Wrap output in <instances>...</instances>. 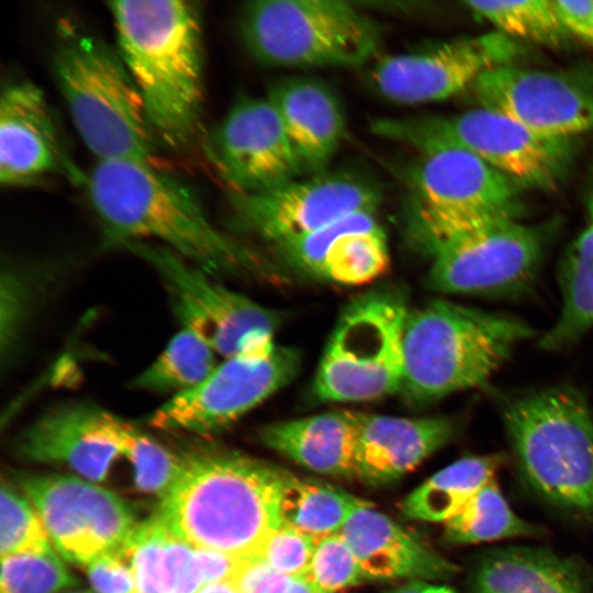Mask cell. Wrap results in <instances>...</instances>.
<instances>
[{
  "mask_svg": "<svg viewBox=\"0 0 593 593\" xmlns=\"http://www.w3.org/2000/svg\"><path fill=\"white\" fill-rule=\"evenodd\" d=\"M181 467L163 497L159 521L194 549L246 560L260 557L282 524L280 502L290 472L217 447L179 455Z\"/></svg>",
  "mask_w": 593,
  "mask_h": 593,
  "instance_id": "1",
  "label": "cell"
},
{
  "mask_svg": "<svg viewBox=\"0 0 593 593\" xmlns=\"http://www.w3.org/2000/svg\"><path fill=\"white\" fill-rule=\"evenodd\" d=\"M85 182L110 245L156 243L215 278L261 272L253 251L212 224L193 190L156 165L97 161Z\"/></svg>",
  "mask_w": 593,
  "mask_h": 593,
  "instance_id": "2",
  "label": "cell"
},
{
  "mask_svg": "<svg viewBox=\"0 0 593 593\" xmlns=\"http://www.w3.org/2000/svg\"><path fill=\"white\" fill-rule=\"evenodd\" d=\"M118 51L144 102L157 145L186 153L202 145L203 26L195 1L107 3Z\"/></svg>",
  "mask_w": 593,
  "mask_h": 593,
  "instance_id": "3",
  "label": "cell"
},
{
  "mask_svg": "<svg viewBox=\"0 0 593 593\" xmlns=\"http://www.w3.org/2000/svg\"><path fill=\"white\" fill-rule=\"evenodd\" d=\"M533 335L522 320L446 300L410 309L400 395L422 406L485 384Z\"/></svg>",
  "mask_w": 593,
  "mask_h": 593,
  "instance_id": "4",
  "label": "cell"
},
{
  "mask_svg": "<svg viewBox=\"0 0 593 593\" xmlns=\"http://www.w3.org/2000/svg\"><path fill=\"white\" fill-rule=\"evenodd\" d=\"M503 423L518 472L546 505L593 532V416L568 387L510 401Z\"/></svg>",
  "mask_w": 593,
  "mask_h": 593,
  "instance_id": "5",
  "label": "cell"
},
{
  "mask_svg": "<svg viewBox=\"0 0 593 593\" xmlns=\"http://www.w3.org/2000/svg\"><path fill=\"white\" fill-rule=\"evenodd\" d=\"M52 61L72 124L97 161L155 165L157 142L141 92L119 51L61 21Z\"/></svg>",
  "mask_w": 593,
  "mask_h": 593,
  "instance_id": "6",
  "label": "cell"
},
{
  "mask_svg": "<svg viewBox=\"0 0 593 593\" xmlns=\"http://www.w3.org/2000/svg\"><path fill=\"white\" fill-rule=\"evenodd\" d=\"M238 25L248 53L270 67H358L381 47L376 22L345 1H251Z\"/></svg>",
  "mask_w": 593,
  "mask_h": 593,
  "instance_id": "7",
  "label": "cell"
},
{
  "mask_svg": "<svg viewBox=\"0 0 593 593\" xmlns=\"http://www.w3.org/2000/svg\"><path fill=\"white\" fill-rule=\"evenodd\" d=\"M411 146L417 155L404 176L407 231L426 254L470 224L518 216L521 188L469 149L440 139Z\"/></svg>",
  "mask_w": 593,
  "mask_h": 593,
  "instance_id": "8",
  "label": "cell"
},
{
  "mask_svg": "<svg viewBox=\"0 0 593 593\" xmlns=\"http://www.w3.org/2000/svg\"><path fill=\"white\" fill-rule=\"evenodd\" d=\"M409 310L395 290H373L351 300L320 359L312 383L315 399L348 403L400 393Z\"/></svg>",
  "mask_w": 593,
  "mask_h": 593,
  "instance_id": "9",
  "label": "cell"
},
{
  "mask_svg": "<svg viewBox=\"0 0 593 593\" xmlns=\"http://www.w3.org/2000/svg\"><path fill=\"white\" fill-rule=\"evenodd\" d=\"M300 365V353L277 343L275 332H253L200 384L157 407L148 423L163 430L220 433L289 384Z\"/></svg>",
  "mask_w": 593,
  "mask_h": 593,
  "instance_id": "10",
  "label": "cell"
},
{
  "mask_svg": "<svg viewBox=\"0 0 593 593\" xmlns=\"http://www.w3.org/2000/svg\"><path fill=\"white\" fill-rule=\"evenodd\" d=\"M372 131L410 146L421 139L458 144L504 175L519 188L553 189L570 158V139L538 134L494 110L479 107L461 114L382 119Z\"/></svg>",
  "mask_w": 593,
  "mask_h": 593,
  "instance_id": "11",
  "label": "cell"
},
{
  "mask_svg": "<svg viewBox=\"0 0 593 593\" xmlns=\"http://www.w3.org/2000/svg\"><path fill=\"white\" fill-rule=\"evenodd\" d=\"M544 235L518 216L489 217L462 227L429 251L427 282L449 294H504L533 281Z\"/></svg>",
  "mask_w": 593,
  "mask_h": 593,
  "instance_id": "12",
  "label": "cell"
},
{
  "mask_svg": "<svg viewBox=\"0 0 593 593\" xmlns=\"http://www.w3.org/2000/svg\"><path fill=\"white\" fill-rule=\"evenodd\" d=\"M120 246L156 272L180 325L202 334L223 358L236 353L248 334L275 332L280 325L278 312L228 289L163 245L133 240Z\"/></svg>",
  "mask_w": 593,
  "mask_h": 593,
  "instance_id": "13",
  "label": "cell"
},
{
  "mask_svg": "<svg viewBox=\"0 0 593 593\" xmlns=\"http://www.w3.org/2000/svg\"><path fill=\"white\" fill-rule=\"evenodd\" d=\"M380 192L366 179L323 171L269 190L231 193V224L280 245L358 212H376Z\"/></svg>",
  "mask_w": 593,
  "mask_h": 593,
  "instance_id": "14",
  "label": "cell"
},
{
  "mask_svg": "<svg viewBox=\"0 0 593 593\" xmlns=\"http://www.w3.org/2000/svg\"><path fill=\"white\" fill-rule=\"evenodd\" d=\"M21 483L55 547L74 562L88 566L119 550L138 526L125 502L86 479L33 475Z\"/></svg>",
  "mask_w": 593,
  "mask_h": 593,
  "instance_id": "15",
  "label": "cell"
},
{
  "mask_svg": "<svg viewBox=\"0 0 593 593\" xmlns=\"http://www.w3.org/2000/svg\"><path fill=\"white\" fill-rule=\"evenodd\" d=\"M202 147L231 193L262 192L303 172L267 97L238 99L205 134Z\"/></svg>",
  "mask_w": 593,
  "mask_h": 593,
  "instance_id": "16",
  "label": "cell"
},
{
  "mask_svg": "<svg viewBox=\"0 0 593 593\" xmlns=\"http://www.w3.org/2000/svg\"><path fill=\"white\" fill-rule=\"evenodd\" d=\"M521 52L515 40L494 31L385 56L373 66L370 79L377 91L393 102H437L471 88L486 70L514 63Z\"/></svg>",
  "mask_w": 593,
  "mask_h": 593,
  "instance_id": "17",
  "label": "cell"
},
{
  "mask_svg": "<svg viewBox=\"0 0 593 593\" xmlns=\"http://www.w3.org/2000/svg\"><path fill=\"white\" fill-rule=\"evenodd\" d=\"M472 91L484 107L555 138L593 130V89L572 76L508 63L483 72Z\"/></svg>",
  "mask_w": 593,
  "mask_h": 593,
  "instance_id": "18",
  "label": "cell"
},
{
  "mask_svg": "<svg viewBox=\"0 0 593 593\" xmlns=\"http://www.w3.org/2000/svg\"><path fill=\"white\" fill-rule=\"evenodd\" d=\"M120 418L88 401L57 404L18 434L13 450L24 461L59 463L101 482L121 456Z\"/></svg>",
  "mask_w": 593,
  "mask_h": 593,
  "instance_id": "19",
  "label": "cell"
},
{
  "mask_svg": "<svg viewBox=\"0 0 593 593\" xmlns=\"http://www.w3.org/2000/svg\"><path fill=\"white\" fill-rule=\"evenodd\" d=\"M66 172L82 181L70 161L43 90L29 80H12L0 96V183L33 186Z\"/></svg>",
  "mask_w": 593,
  "mask_h": 593,
  "instance_id": "20",
  "label": "cell"
},
{
  "mask_svg": "<svg viewBox=\"0 0 593 593\" xmlns=\"http://www.w3.org/2000/svg\"><path fill=\"white\" fill-rule=\"evenodd\" d=\"M277 246L296 269L346 286L366 284L390 264L387 235L374 212L350 214Z\"/></svg>",
  "mask_w": 593,
  "mask_h": 593,
  "instance_id": "21",
  "label": "cell"
},
{
  "mask_svg": "<svg viewBox=\"0 0 593 593\" xmlns=\"http://www.w3.org/2000/svg\"><path fill=\"white\" fill-rule=\"evenodd\" d=\"M340 535L365 578L446 580L458 570L423 538L406 532L368 502L351 514Z\"/></svg>",
  "mask_w": 593,
  "mask_h": 593,
  "instance_id": "22",
  "label": "cell"
},
{
  "mask_svg": "<svg viewBox=\"0 0 593 593\" xmlns=\"http://www.w3.org/2000/svg\"><path fill=\"white\" fill-rule=\"evenodd\" d=\"M444 416L401 417L359 412L355 475L385 484L414 470L456 435Z\"/></svg>",
  "mask_w": 593,
  "mask_h": 593,
  "instance_id": "23",
  "label": "cell"
},
{
  "mask_svg": "<svg viewBox=\"0 0 593 593\" xmlns=\"http://www.w3.org/2000/svg\"><path fill=\"white\" fill-rule=\"evenodd\" d=\"M468 584L470 593H593V570L546 548H492L479 556Z\"/></svg>",
  "mask_w": 593,
  "mask_h": 593,
  "instance_id": "24",
  "label": "cell"
},
{
  "mask_svg": "<svg viewBox=\"0 0 593 593\" xmlns=\"http://www.w3.org/2000/svg\"><path fill=\"white\" fill-rule=\"evenodd\" d=\"M267 99L280 118L303 172L325 171L346 126L333 91L314 78L294 77L276 82Z\"/></svg>",
  "mask_w": 593,
  "mask_h": 593,
  "instance_id": "25",
  "label": "cell"
},
{
  "mask_svg": "<svg viewBox=\"0 0 593 593\" xmlns=\"http://www.w3.org/2000/svg\"><path fill=\"white\" fill-rule=\"evenodd\" d=\"M359 412L333 410L268 424L264 445L315 472L351 477L356 472Z\"/></svg>",
  "mask_w": 593,
  "mask_h": 593,
  "instance_id": "26",
  "label": "cell"
},
{
  "mask_svg": "<svg viewBox=\"0 0 593 593\" xmlns=\"http://www.w3.org/2000/svg\"><path fill=\"white\" fill-rule=\"evenodd\" d=\"M502 461L500 455L461 458L416 488L403 500L401 510L413 519L446 523L485 483L495 479Z\"/></svg>",
  "mask_w": 593,
  "mask_h": 593,
  "instance_id": "27",
  "label": "cell"
},
{
  "mask_svg": "<svg viewBox=\"0 0 593 593\" xmlns=\"http://www.w3.org/2000/svg\"><path fill=\"white\" fill-rule=\"evenodd\" d=\"M559 273L561 312L539 342L547 350L570 345L593 326V224L569 246Z\"/></svg>",
  "mask_w": 593,
  "mask_h": 593,
  "instance_id": "28",
  "label": "cell"
},
{
  "mask_svg": "<svg viewBox=\"0 0 593 593\" xmlns=\"http://www.w3.org/2000/svg\"><path fill=\"white\" fill-rule=\"evenodd\" d=\"M217 353L198 331L181 326L160 354L131 382L133 389L178 395L200 384L217 366Z\"/></svg>",
  "mask_w": 593,
  "mask_h": 593,
  "instance_id": "29",
  "label": "cell"
},
{
  "mask_svg": "<svg viewBox=\"0 0 593 593\" xmlns=\"http://www.w3.org/2000/svg\"><path fill=\"white\" fill-rule=\"evenodd\" d=\"M365 502L332 485L291 473L283 486L280 516L283 524L321 539L339 534Z\"/></svg>",
  "mask_w": 593,
  "mask_h": 593,
  "instance_id": "30",
  "label": "cell"
},
{
  "mask_svg": "<svg viewBox=\"0 0 593 593\" xmlns=\"http://www.w3.org/2000/svg\"><path fill=\"white\" fill-rule=\"evenodd\" d=\"M544 533L542 527L523 519L512 510L493 479L445 523L444 539L452 545H469L538 537Z\"/></svg>",
  "mask_w": 593,
  "mask_h": 593,
  "instance_id": "31",
  "label": "cell"
},
{
  "mask_svg": "<svg viewBox=\"0 0 593 593\" xmlns=\"http://www.w3.org/2000/svg\"><path fill=\"white\" fill-rule=\"evenodd\" d=\"M465 5L495 26L496 32L513 40L557 45L568 34L559 21L553 0L467 1Z\"/></svg>",
  "mask_w": 593,
  "mask_h": 593,
  "instance_id": "32",
  "label": "cell"
},
{
  "mask_svg": "<svg viewBox=\"0 0 593 593\" xmlns=\"http://www.w3.org/2000/svg\"><path fill=\"white\" fill-rule=\"evenodd\" d=\"M119 439L121 456L130 461L137 489L164 497L179 474L181 467L179 455L172 454L122 417L119 424Z\"/></svg>",
  "mask_w": 593,
  "mask_h": 593,
  "instance_id": "33",
  "label": "cell"
},
{
  "mask_svg": "<svg viewBox=\"0 0 593 593\" xmlns=\"http://www.w3.org/2000/svg\"><path fill=\"white\" fill-rule=\"evenodd\" d=\"M75 583L52 548L2 558L0 593H58Z\"/></svg>",
  "mask_w": 593,
  "mask_h": 593,
  "instance_id": "34",
  "label": "cell"
},
{
  "mask_svg": "<svg viewBox=\"0 0 593 593\" xmlns=\"http://www.w3.org/2000/svg\"><path fill=\"white\" fill-rule=\"evenodd\" d=\"M49 535L38 512L10 484H1V558L51 549Z\"/></svg>",
  "mask_w": 593,
  "mask_h": 593,
  "instance_id": "35",
  "label": "cell"
},
{
  "mask_svg": "<svg viewBox=\"0 0 593 593\" xmlns=\"http://www.w3.org/2000/svg\"><path fill=\"white\" fill-rule=\"evenodd\" d=\"M169 532L159 521L141 524L120 550L128 558L137 593H165V544Z\"/></svg>",
  "mask_w": 593,
  "mask_h": 593,
  "instance_id": "36",
  "label": "cell"
},
{
  "mask_svg": "<svg viewBox=\"0 0 593 593\" xmlns=\"http://www.w3.org/2000/svg\"><path fill=\"white\" fill-rule=\"evenodd\" d=\"M303 578L317 593H334L358 583L365 577L354 551L339 533L317 540Z\"/></svg>",
  "mask_w": 593,
  "mask_h": 593,
  "instance_id": "37",
  "label": "cell"
},
{
  "mask_svg": "<svg viewBox=\"0 0 593 593\" xmlns=\"http://www.w3.org/2000/svg\"><path fill=\"white\" fill-rule=\"evenodd\" d=\"M317 540L282 523L266 542L260 558L278 573L303 577L312 561Z\"/></svg>",
  "mask_w": 593,
  "mask_h": 593,
  "instance_id": "38",
  "label": "cell"
},
{
  "mask_svg": "<svg viewBox=\"0 0 593 593\" xmlns=\"http://www.w3.org/2000/svg\"><path fill=\"white\" fill-rule=\"evenodd\" d=\"M16 270L2 273L1 355L11 360L18 350L31 306V288Z\"/></svg>",
  "mask_w": 593,
  "mask_h": 593,
  "instance_id": "39",
  "label": "cell"
},
{
  "mask_svg": "<svg viewBox=\"0 0 593 593\" xmlns=\"http://www.w3.org/2000/svg\"><path fill=\"white\" fill-rule=\"evenodd\" d=\"M195 549L170 533L165 544V593H198L203 585Z\"/></svg>",
  "mask_w": 593,
  "mask_h": 593,
  "instance_id": "40",
  "label": "cell"
},
{
  "mask_svg": "<svg viewBox=\"0 0 593 593\" xmlns=\"http://www.w3.org/2000/svg\"><path fill=\"white\" fill-rule=\"evenodd\" d=\"M94 593H137L128 558L119 549L87 566Z\"/></svg>",
  "mask_w": 593,
  "mask_h": 593,
  "instance_id": "41",
  "label": "cell"
},
{
  "mask_svg": "<svg viewBox=\"0 0 593 593\" xmlns=\"http://www.w3.org/2000/svg\"><path fill=\"white\" fill-rule=\"evenodd\" d=\"M553 5L567 33L593 45V0H553Z\"/></svg>",
  "mask_w": 593,
  "mask_h": 593,
  "instance_id": "42",
  "label": "cell"
},
{
  "mask_svg": "<svg viewBox=\"0 0 593 593\" xmlns=\"http://www.w3.org/2000/svg\"><path fill=\"white\" fill-rule=\"evenodd\" d=\"M194 556L203 585L232 581L243 562L240 559L213 550L195 549Z\"/></svg>",
  "mask_w": 593,
  "mask_h": 593,
  "instance_id": "43",
  "label": "cell"
},
{
  "mask_svg": "<svg viewBox=\"0 0 593 593\" xmlns=\"http://www.w3.org/2000/svg\"><path fill=\"white\" fill-rule=\"evenodd\" d=\"M256 593H317V591L303 577L281 574L269 568Z\"/></svg>",
  "mask_w": 593,
  "mask_h": 593,
  "instance_id": "44",
  "label": "cell"
},
{
  "mask_svg": "<svg viewBox=\"0 0 593 593\" xmlns=\"http://www.w3.org/2000/svg\"><path fill=\"white\" fill-rule=\"evenodd\" d=\"M387 593H456L441 585L429 584L425 581H412Z\"/></svg>",
  "mask_w": 593,
  "mask_h": 593,
  "instance_id": "45",
  "label": "cell"
},
{
  "mask_svg": "<svg viewBox=\"0 0 593 593\" xmlns=\"http://www.w3.org/2000/svg\"><path fill=\"white\" fill-rule=\"evenodd\" d=\"M198 593H239L232 581L208 583L201 586Z\"/></svg>",
  "mask_w": 593,
  "mask_h": 593,
  "instance_id": "46",
  "label": "cell"
},
{
  "mask_svg": "<svg viewBox=\"0 0 593 593\" xmlns=\"http://www.w3.org/2000/svg\"><path fill=\"white\" fill-rule=\"evenodd\" d=\"M589 217H590V223L593 224V190L591 192L590 200H589Z\"/></svg>",
  "mask_w": 593,
  "mask_h": 593,
  "instance_id": "47",
  "label": "cell"
},
{
  "mask_svg": "<svg viewBox=\"0 0 593 593\" xmlns=\"http://www.w3.org/2000/svg\"><path fill=\"white\" fill-rule=\"evenodd\" d=\"M71 593H83V592H71Z\"/></svg>",
  "mask_w": 593,
  "mask_h": 593,
  "instance_id": "48",
  "label": "cell"
},
{
  "mask_svg": "<svg viewBox=\"0 0 593 593\" xmlns=\"http://www.w3.org/2000/svg\"><path fill=\"white\" fill-rule=\"evenodd\" d=\"M593 46V45H592Z\"/></svg>",
  "mask_w": 593,
  "mask_h": 593,
  "instance_id": "49",
  "label": "cell"
}]
</instances>
